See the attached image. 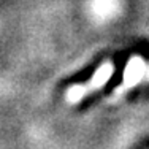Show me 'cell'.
Instances as JSON below:
<instances>
[{
    "mask_svg": "<svg viewBox=\"0 0 149 149\" xmlns=\"http://www.w3.org/2000/svg\"><path fill=\"white\" fill-rule=\"evenodd\" d=\"M141 68H143V59L141 57H132L129 62V65L125 67V74H124V81L130 83L135 78H138L141 74Z\"/></svg>",
    "mask_w": 149,
    "mask_h": 149,
    "instance_id": "obj_2",
    "label": "cell"
},
{
    "mask_svg": "<svg viewBox=\"0 0 149 149\" xmlns=\"http://www.w3.org/2000/svg\"><path fill=\"white\" fill-rule=\"evenodd\" d=\"M113 72H114V67H113L111 63H106V65L100 67V68L97 70V73H95V76L92 78L91 83L74 86V87H72V89L68 91V100L70 102H76V100H79V98L83 97V94H86V92H89V91H94V89H97V87L103 86L106 81H108V78L111 76Z\"/></svg>",
    "mask_w": 149,
    "mask_h": 149,
    "instance_id": "obj_1",
    "label": "cell"
}]
</instances>
